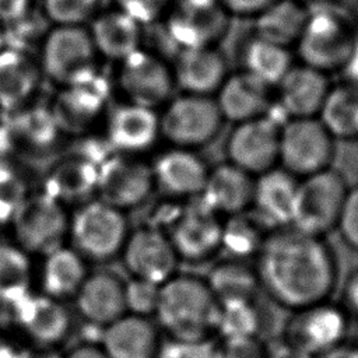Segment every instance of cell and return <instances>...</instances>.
<instances>
[{
    "label": "cell",
    "instance_id": "6da1fadb",
    "mask_svg": "<svg viewBox=\"0 0 358 358\" xmlns=\"http://www.w3.org/2000/svg\"><path fill=\"white\" fill-rule=\"evenodd\" d=\"M256 257L262 288L294 312L329 301L338 281L337 259L327 242L292 225L268 232Z\"/></svg>",
    "mask_w": 358,
    "mask_h": 358
},
{
    "label": "cell",
    "instance_id": "7a4b0ae2",
    "mask_svg": "<svg viewBox=\"0 0 358 358\" xmlns=\"http://www.w3.org/2000/svg\"><path fill=\"white\" fill-rule=\"evenodd\" d=\"M158 324L175 341H207L217 330L220 303L206 280L175 274L159 285Z\"/></svg>",
    "mask_w": 358,
    "mask_h": 358
},
{
    "label": "cell",
    "instance_id": "3957f363",
    "mask_svg": "<svg viewBox=\"0 0 358 358\" xmlns=\"http://www.w3.org/2000/svg\"><path fill=\"white\" fill-rule=\"evenodd\" d=\"M357 36V27L337 7H317L309 10L294 48L302 64L330 76L344 70Z\"/></svg>",
    "mask_w": 358,
    "mask_h": 358
},
{
    "label": "cell",
    "instance_id": "277c9868",
    "mask_svg": "<svg viewBox=\"0 0 358 358\" xmlns=\"http://www.w3.org/2000/svg\"><path fill=\"white\" fill-rule=\"evenodd\" d=\"M99 59L88 28L83 25H53L41 42L42 73L59 87L95 77Z\"/></svg>",
    "mask_w": 358,
    "mask_h": 358
},
{
    "label": "cell",
    "instance_id": "5b68a950",
    "mask_svg": "<svg viewBox=\"0 0 358 358\" xmlns=\"http://www.w3.org/2000/svg\"><path fill=\"white\" fill-rule=\"evenodd\" d=\"M348 193L344 176L331 168L298 180L291 225L315 236L337 227Z\"/></svg>",
    "mask_w": 358,
    "mask_h": 358
},
{
    "label": "cell",
    "instance_id": "8992f818",
    "mask_svg": "<svg viewBox=\"0 0 358 358\" xmlns=\"http://www.w3.org/2000/svg\"><path fill=\"white\" fill-rule=\"evenodd\" d=\"M14 239L28 255H48L63 246L70 218L64 204L45 192L27 194L10 221Z\"/></svg>",
    "mask_w": 358,
    "mask_h": 358
},
{
    "label": "cell",
    "instance_id": "52a82bcc",
    "mask_svg": "<svg viewBox=\"0 0 358 358\" xmlns=\"http://www.w3.org/2000/svg\"><path fill=\"white\" fill-rule=\"evenodd\" d=\"M127 236L124 213L99 199L83 203L70 218L71 248L84 259H112L122 252Z\"/></svg>",
    "mask_w": 358,
    "mask_h": 358
},
{
    "label": "cell",
    "instance_id": "ba28073f",
    "mask_svg": "<svg viewBox=\"0 0 358 358\" xmlns=\"http://www.w3.org/2000/svg\"><path fill=\"white\" fill-rule=\"evenodd\" d=\"M231 18L220 0H172L162 20L179 50L218 46L229 31Z\"/></svg>",
    "mask_w": 358,
    "mask_h": 358
},
{
    "label": "cell",
    "instance_id": "9c48e42d",
    "mask_svg": "<svg viewBox=\"0 0 358 358\" xmlns=\"http://www.w3.org/2000/svg\"><path fill=\"white\" fill-rule=\"evenodd\" d=\"M224 117L213 96L183 94L171 99L159 116L161 136L173 147L194 150L211 143Z\"/></svg>",
    "mask_w": 358,
    "mask_h": 358
},
{
    "label": "cell",
    "instance_id": "30bf717a",
    "mask_svg": "<svg viewBox=\"0 0 358 358\" xmlns=\"http://www.w3.org/2000/svg\"><path fill=\"white\" fill-rule=\"evenodd\" d=\"M334 138L317 117L288 119L281 126L278 164L295 178L330 168Z\"/></svg>",
    "mask_w": 358,
    "mask_h": 358
},
{
    "label": "cell",
    "instance_id": "8fae6325",
    "mask_svg": "<svg viewBox=\"0 0 358 358\" xmlns=\"http://www.w3.org/2000/svg\"><path fill=\"white\" fill-rule=\"evenodd\" d=\"M348 320L343 306L319 302L294 312L284 329L282 341L317 358L345 343Z\"/></svg>",
    "mask_w": 358,
    "mask_h": 358
},
{
    "label": "cell",
    "instance_id": "7c38bea8",
    "mask_svg": "<svg viewBox=\"0 0 358 358\" xmlns=\"http://www.w3.org/2000/svg\"><path fill=\"white\" fill-rule=\"evenodd\" d=\"M117 84L127 102L152 109L168 103L176 87L172 67L145 48L119 62Z\"/></svg>",
    "mask_w": 358,
    "mask_h": 358
},
{
    "label": "cell",
    "instance_id": "4fadbf2b",
    "mask_svg": "<svg viewBox=\"0 0 358 358\" xmlns=\"http://www.w3.org/2000/svg\"><path fill=\"white\" fill-rule=\"evenodd\" d=\"M154 186L151 165L137 155L116 154L98 166V199L122 211L143 204Z\"/></svg>",
    "mask_w": 358,
    "mask_h": 358
},
{
    "label": "cell",
    "instance_id": "5bb4252c",
    "mask_svg": "<svg viewBox=\"0 0 358 358\" xmlns=\"http://www.w3.org/2000/svg\"><path fill=\"white\" fill-rule=\"evenodd\" d=\"M281 124L268 115L236 123L227 140L228 162L252 176L278 164Z\"/></svg>",
    "mask_w": 358,
    "mask_h": 358
},
{
    "label": "cell",
    "instance_id": "9a60e30c",
    "mask_svg": "<svg viewBox=\"0 0 358 358\" xmlns=\"http://www.w3.org/2000/svg\"><path fill=\"white\" fill-rule=\"evenodd\" d=\"M108 96V85L98 74L87 81L60 87L49 106L60 133L67 136L88 133L106 113Z\"/></svg>",
    "mask_w": 358,
    "mask_h": 358
},
{
    "label": "cell",
    "instance_id": "2e32d148",
    "mask_svg": "<svg viewBox=\"0 0 358 358\" xmlns=\"http://www.w3.org/2000/svg\"><path fill=\"white\" fill-rule=\"evenodd\" d=\"M120 253L133 278L161 285L176 273L179 257L168 235L155 227L130 232Z\"/></svg>",
    "mask_w": 358,
    "mask_h": 358
},
{
    "label": "cell",
    "instance_id": "e0dca14e",
    "mask_svg": "<svg viewBox=\"0 0 358 358\" xmlns=\"http://www.w3.org/2000/svg\"><path fill=\"white\" fill-rule=\"evenodd\" d=\"M14 323L29 344L56 348L67 337L71 319L62 301L29 292L11 306Z\"/></svg>",
    "mask_w": 358,
    "mask_h": 358
},
{
    "label": "cell",
    "instance_id": "ac0fdd59",
    "mask_svg": "<svg viewBox=\"0 0 358 358\" xmlns=\"http://www.w3.org/2000/svg\"><path fill=\"white\" fill-rule=\"evenodd\" d=\"M168 238L179 259L204 262L221 249V215L200 201L175 217Z\"/></svg>",
    "mask_w": 358,
    "mask_h": 358
},
{
    "label": "cell",
    "instance_id": "d6986e66",
    "mask_svg": "<svg viewBox=\"0 0 358 358\" xmlns=\"http://www.w3.org/2000/svg\"><path fill=\"white\" fill-rule=\"evenodd\" d=\"M159 136V115L152 108L126 102L106 113V140L119 154L144 152Z\"/></svg>",
    "mask_w": 358,
    "mask_h": 358
},
{
    "label": "cell",
    "instance_id": "ffe728a7",
    "mask_svg": "<svg viewBox=\"0 0 358 358\" xmlns=\"http://www.w3.org/2000/svg\"><path fill=\"white\" fill-rule=\"evenodd\" d=\"M155 186L166 196H200L210 168L194 150L172 147L151 165Z\"/></svg>",
    "mask_w": 358,
    "mask_h": 358
},
{
    "label": "cell",
    "instance_id": "44dd1931",
    "mask_svg": "<svg viewBox=\"0 0 358 358\" xmlns=\"http://www.w3.org/2000/svg\"><path fill=\"white\" fill-rule=\"evenodd\" d=\"M331 85L327 74L295 63L275 87L278 103L288 119L317 117Z\"/></svg>",
    "mask_w": 358,
    "mask_h": 358
},
{
    "label": "cell",
    "instance_id": "7402d4cb",
    "mask_svg": "<svg viewBox=\"0 0 358 358\" xmlns=\"http://www.w3.org/2000/svg\"><path fill=\"white\" fill-rule=\"evenodd\" d=\"M172 73L183 94L213 96L228 76V66L218 46L187 48L176 52Z\"/></svg>",
    "mask_w": 358,
    "mask_h": 358
},
{
    "label": "cell",
    "instance_id": "603a6c76",
    "mask_svg": "<svg viewBox=\"0 0 358 358\" xmlns=\"http://www.w3.org/2000/svg\"><path fill=\"white\" fill-rule=\"evenodd\" d=\"M42 69L28 52L6 46L0 50V112L13 113L32 103Z\"/></svg>",
    "mask_w": 358,
    "mask_h": 358
},
{
    "label": "cell",
    "instance_id": "cb8c5ba5",
    "mask_svg": "<svg viewBox=\"0 0 358 358\" xmlns=\"http://www.w3.org/2000/svg\"><path fill=\"white\" fill-rule=\"evenodd\" d=\"M158 327L145 316L126 313L103 327L101 348L106 358H158Z\"/></svg>",
    "mask_w": 358,
    "mask_h": 358
},
{
    "label": "cell",
    "instance_id": "d4e9b609",
    "mask_svg": "<svg viewBox=\"0 0 358 358\" xmlns=\"http://www.w3.org/2000/svg\"><path fill=\"white\" fill-rule=\"evenodd\" d=\"M74 298L80 315L96 326L106 327L127 313L126 282L112 271L88 274Z\"/></svg>",
    "mask_w": 358,
    "mask_h": 358
},
{
    "label": "cell",
    "instance_id": "484cf974",
    "mask_svg": "<svg viewBox=\"0 0 358 358\" xmlns=\"http://www.w3.org/2000/svg\"><path fill=\"white\" fill-rule=\"evenodd\" d=\"M271 90L248 71L239 70L227 76L214 99L224 120L236 124L267 115Z\"/></svg>",
    "mask_w": 358,
    "mask_h": 358
},
{
    "label": "cell",
    "instance_id": "4316f807",
    "mask_svg": "<svg viewBox=\"0 0 358 358\" xmlns=\"http://www.w3.org/2000/svg\"><path fill=\"white\" fill-rule=\"evenodd\" d=\"M255 176L225 162L210 169L200 194L201 203L218 215L245 213L252 206Z\"/></svg>",
    "mask_w": 358,
    "mask_h": 358
},
{
    "label": "cell",
    "instance_id": "83f0119b",
    "mask_svg": "<svg viewBox=\"0 0 358 358\" xmlns=\"http://www.w3.org/2000/svg\"><path fill=\"white\" fill-rule=\"evenodd\" d=\"M298 180L281 166L255 178L252 206L263 225L274 228L291 225Z\"/></svg>",
    "mask_w": 358,
    "mask_h": 358
},
{
    "label": "cell",
    "instance_id": "f1b7e54d",
    "mask_svg": "<svg viewBox=\"0 0 358 358\" xmlns=\"http://www.w3.org/2000/svg\"><path fill=\"white\" fill-rule=\"evenodd\" d=\"M87 28L99 57L119 63L143 48V25L116 7L101 10Z\"/></svg>",
    "mask_w": 358,
    "mask_h": 358
},
{
    "label": "cell",
    "instance_id": "f546056e",
    "mask_svg": "<svg viewBox=\"0 0 358 358\" xmlns=\"http://www.w3.org/2000/svg\"><path fill=\"white\" fill-rule=\"evenodd\" d=\"M99 164L87 155H69L55 162L45 176V193L60 201H88L96 193Z\"/></svg>",
    "mask_w": 358,
    "mask_h": 358
},
{
    "label": "cell",
    "instance_id": "4dcf8cb0",
    "mask_svg": "<svg viewBox=\"0 0 358 358\" xmlns=\"http://www.w3.org/2000/svg\"><path fill=\"white\" fill-rule=\"evenodd\" d=\"M8 138L11 144L28 154H43L50 151L62 133L49 106L29 103L10 113Z\"/></svg>",
    "mask_w": 358,
    "mask_h": 358
},
{
    "label": "cell",
    "instance_id": "1f68e13d",
    "mask_svg": "<svg viewBox=\"0 0 358 358\" xmlns=\"http://www.w3.org/2000/svg\"><path fill=\"white\" fill-rule=\"evenodd\" d=\"M309 8L299 0H274L253 17V35L273 43L295 46Z\"/></svg>",
    "mask_w": 358,
    "mask_h": 358
},
{
    "label": "cell",
    "instance_id": "d6a6232c",
    "mask_svg": "<svg viewBox=\"0 0 358 358\" xmlns=\"http://www.w3.org/2000/svg\"><path fill=\"white\" fill-rule=\"evenodd\" d=\"M87 275L84 257L76 249L63 245L43 256L42 292L59 301L74 298Z\"/></svg>",
    "mask_w": 358,
    "mask_h": 358
},
{
    "label": "cell",
    "instance_id": "836d02e7",
    "mask_svg": "<svg viewBox=\"0 0 358 358\" xmlns=\"http://www.w3.org/2000/svg\"><path fill=\"white\" fill-rule=\"evenodd\" d=\"M295 64L291 48L252 35L242 48V70L262 83L275 88L288 70Z\"/></svg>",
    "mask_w": 358,
    "mask_h": 358
},
{
    "label": "cell",
    "instance_id": "e575fe53",
    "mask_svg": "<svg viewBox=\"0 0 358 358\" xmlns=\"http://www.w3.org/2000/svg\"><path fill=\"white\" fill-rule=\"evenodd\" d=\"M206 281L220 305L234 301L256 299L262 288L256 267L235 257L215 264L210 270Z\"/></svg>",
    "mask_w": 358,
    "mask_h": 358
},
{
    "label": "cell",
    "instance_id": "d590c367",
    "mask_svg": "<svg viewBox=\"0 0 358 358\" xmlns=\"http://www.w3.org/2000/svg\"><path fill=\"white\" fill-rule=\"evenodd\" d=\"M334 140H358V85H331L317 117Z\"/></svg>",
    "mask_w": 358,
    "mask_h": 358
},
{
    "label": "cell",
    "instance_id": "8d00e7d4",
    "mask_svg": "<svg viewBox=\"0 0 358 358\" xmlns=\"http://www.w3.org/2000/svg\"><path fill=\"white\" fill-rule=\"evenodd\" d=\"M29 255L17 243L0 242V305L13 306L31 292Z\"/></svg>",
    "mask_w": 358,
    "mask_h": 358
},
{
    "label": "cell",
    "instance_id": "74e56055",
    "mask_svg": "<svg viewBox=\"0 0 358 358\" xmlns=\"http://www.w3.org/2000/svg\"><path fill=\"white\" fill-rule=\"evenodd\" d=\"M266 235L264 225L256 217L245 213L234 214L222 220L221 249H225L231 257L245 260L257 256Z\"/></svg>",
    "mask_w": 358,
    "mask_h": 358
},
{
    "label": "cell",
    "instance_id": "f35d334b",
    "mask_svg": "<svg viewBox=\"0 0 358 358\" xmlns=\"http://www.w3.org/2000/svg\"><path fill=\"white\" fill-rule=\"evenodd\" d=\"M263 319L255 299L234 301L220 305L215 333L227 337H262Z\"/></svg>",
    "mask_w": 358,
    "mask_h": 358
},
{
    "label": "cell",
    "instance_id": "ab89813d",
    "mask_svg": "<svg viewBox=\"0 0 358 358\" xmlns=\"http://www.w3.org/2000/svg\"><path fill=\"white\" fill-rule=\"evenodd\" d=\"M102 0H42V14L52 25H83L102 10Z\"/></svg>",
    "mask_w": 358,
    "mask_h": 358
},
{
    "label": "cell",
    "instance_id": "60d3db41",
    "mask_svg": "<svg viewBox=\"0 0 358 358\" xmlns=\"http://www.w3.org/2000/svg\"><path fill=\"white\" fill-rule=\"evenodd\" d=\"M267 354L262 337H227L214 343L213 358H267Z\"/></svg>",
    "mask_w": 358,
    "mask_h": 358
},
{
    "label": "cell",
    "instance_id": "b9f144b4",
    "mask_svg": "<svg viewBox=\"0 0 358 358\" xmlns=\"http://www.w3.org/2000/svg\"><path fill=\"white\" fill-rule=\"evenodd\" d=\"M159 285L152 282L131 278L126 284V309L131 315L145 316L155 313L157 301H158Z\"/></svg>",
    "mask_w": 358,
    "mask_h": 358
},
{
    "label": "cell",
    "instance_id": "7bdbcfd3",
    "mask_svg": "<svg viewBox=\"0 0 358 358\" xmlns=\"http://www.w3.org/2000/svg\"><path fill=\"white\" fill-rule=\"evenodd\" d=\"M115 7L141 25L162 20L172 0H113Z\"/></svg>",
    "mask_w": 358,
    "mask_h": 358
},
{
    "label": "cell",
    "instance_id": "ee69618b",
    "mask_svg": "<svg viewBox=\"0 0 358 358\" xmlns=\"http://www.w3.org/2000/svg\"><path fill=\"white\" fill-rule=\"evenodd\" d=\"M336 228L343 242L348 248L358 250V186L348 189Z\"/></svg>",
    "mask_w": 358,
    "mask_h": 358
},
{
    "label": "cell",
    "instance_id": "f6af8a7d",
    "mask_svg": "<svg viewBox=\"0 0 358 358\" xmlns=\"http://www.w3.org/2000/svg\"><path fill=\"white\" fill-rule=\"evenodd\" d=\"M213 351L214 343L211 340L196 343L169 340L162 343L158 358H213Z\"/></svg>",
    "mask_w": 358,
    "mask_h": 358
},
{
    "label": "cell",
    "instance_id": "bcb514c9",
    "mask_svg": "<svg viewBox=\"0 0 358 358\" xmlns=\"http://www.w3.org/2000/svg\"><path fill=\"white\" fill-rule=\"evenodd\" d=\"M34 0H0V22L11 24L32 11Z\"/></svg>",
    "mask_w": 358,
    "mask_h": 358
},
{
    "label": "cell",
    "instance_id": "7dc6e473",
    "mask_svg": "<svg viewBox=\"0 0 358 358\" xmlns=\"http://www.w3.org/2000/svg\"><path fill=\"white\" fill-rule=\"evenodd\" d=\"M229 14L238 17H255L274 0H220Z\"/></svg>",
    "mask_w": 358,
    "mask_h": 358
},
{
    "label": "cell",
    "instance_id": "c3c4849f",
    "mask_svg": "<svg viewBox=\"0 0 358 358\" xmlns=\"http://www.w3.org/2000/svg\"><path fill=\"white\" fill-rule=\"evenodd\" d=\"M343 308L348 316L358 317V270L352 271L344 284Z\"/></svg>",
    "mask_w": 358,
    "mask_h": 358
},
{
    "label": "cell",
    "instance_id": "681fc988",
    "mask_svg": "<svg viewBox=\"0 0 358 358\" xmlns=\"http://www.w3.org/2000/svg\"><path fill=\"white\" fill-rule=\"evenodd\" d=\"M20 358H63V354L53 347H41L29 344L20 348Z\"/></svg>",
    "mask_w": 358,
    "mask_h": 358
},
{
    "label": "cell",
    "instance_id": "f907efd6",
    "mask_svg": "<svg viewBox=\"0 0 358 358\" xmlns=\"http://www.w3.org/2000/svg\"><path fill=\"white\" fill-rule=\"evenodd\" d=\"M63 358H106V355L99 345L81 344L63 354Z\"/></svg>",
    "mask_w": 358,
    "mask_h": 358
},
{
    "label": "cell",
    "instance_id": "816d5d0a",
    "mask_svg": "<svg viewBox=\"0 0 358 358\" xmlns=\"http://www.w3.org/2000/svg\"><path fill=\"white\" fill-rule=\"evenodd\" d=\"M267 358H315L289 344L285 341H281L275 348H268Z\"/></svg>",
    "mask_w": 358,
    "mask_h": 358
},
{
    "label": "cell",
    "instance_id": "f5cc1de1",
    "mask_svg": "<svg viewBox=\"0 0 358 358\" xmlns=\"http://www.w3.org/2000/svg\"><path fill=\"white\" fill-rule=\"evenodd\" d=\"M317 358H358V345L343 343L336 348L319 355Z\"/></svg>",
    "mask_w": 358,
    "mask_h": 358
},
{
    "label": "cell",
    "instance_id": "db71d44e",
    "mask_svg": "<svg viewBox=\"0 0 358 358\" xmlns=\"http://www.w3.org/2000/svg\"><path fill=\"white\" fill-rule=\"evenodd\" d=\"M344 81L352 83L358 85V36H357V42L352 50V55L347 63V66L344 67V70L341 71Z\"/></svg>",
    "mask_w": 358,
    "mask_h": 358
},
{
    "label": "cell",
    "instance_id": "11a10c76",
    "mask_svg": "<svg viewBox=\"0 0 358 358\" xmlns=\"http://www.w3.org/2000/svg\"><path fill=\"white\" fill-rule=\"evenodd\" d=\"M20 348L14 340L0 333V358H20Z\"/></svg>",
    "mask_w": 358,
    "mask_h": 358
},
{
    "label": "cell",
    "instance_id": "9f6ffc18",
    "mask_svg": "<svg viewBox=\"0 0 358 358\" xmlns=\"http://www.w3.org/2000/svg\"><path fill=\"white\" fill-rule=\"evenodd\" d=\"M302 1L309 10L317 7H337L341 0H299Z\"/></svg>",
    "mask_w": 358,
    "mask_h": 358
},
{
    "label": "cell",
    "instance_id": "6f0895ef",
    "mask_svg": "<svg viewBox=\"0 0 358 358\" xmlns=\"http://www.w3.org/2000/svg\"><path fill=\"white\" fill-rule=\"evenodd\" d=\"M6 48V28L4 24L0 22V50Z\"/></svg>",
    "mask_w": 358,
    "mask_h": 358
},
{
    "label": "cell",
    "instance_id": "680465c9",
    "mask_svg": "<svg viewBox=\"0 0 358 358\" xmlns=\"http://www.w3.org/2000/svg\"><path fill=\"white\" fill-rule=\"evenodd\" d=\"M355 18H357V21H358V0H355Z\"/></svg>",
    "mask_w": 358,
    "mask_h": 358
},
{
    "label": "cell",
    "instance_id": "91938a15",
    "mask_svg": "<svg viewBox=\"0 0 358 358\" xmlns=\"http://www.w3.org/2000/svg\"><path fill=\"white\" fill-rule=\"evenodd\" d=\"M0 113H1V112H0Z\"/></svg>",
    "mask_w": 358,
    "mask_h": 358
}]
</instances>
